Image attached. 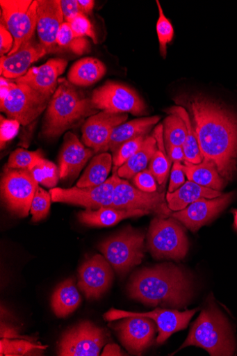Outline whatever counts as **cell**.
Here are the masks:
<instances>
[{"mask_svg": "<svg viewBox=\"0 0 237 356\" xmlns=\"http://www.w3.org/2000/svg\"><path fill=\"white\" fill-rule=\"evenodd\" d=\"M186 101L203 159L213 161L220 176L231 180L237 170L236 115L201 95Z\"/></svg>", "mask_w": 237, "mask_h": 356, "instance_id": "1", "label": "cell"}, {"mask_svg": "<svg viewBox=\"0 0 237 356\" xmlns=\"http://www.w3.org/2000/svg\"><path fill=\"white\" fill-rule=\"evenodd\" d=\"M131 298L156 307L182 308L191 298L190 282L174 265L164 264L140 270L131 277L128 286Z\"/></svg>", "mask_w": 237, "mask_h": 356, "instance_id": "2", "label": "cell"}, {"mask_svg": "<svg viewBox=\"0 0 237 356\" xmlns=\"http://www.w3.org/2000/svg\"><path fill=\"white\" fill-rule=\"evenodd\" d=\"M97 112L90 99L85 98L74 85L59 79L58 88L47 107L42 134L49 139L58 138Z\"/></svg>", "mask_w": 237, "mask_h": 356, "instance_id": "3", "label": "cell"}, {"mask_svg": "<svg viewBox=\"0 0 237 356\" xmlns=\"http://www.w3.org/2000/svg\"><path fill=\"white\" fill-rule=\"evenodd\" d=\"M190 346L205 349L213 356L234 355L236 342L230 323L213 303L201 312L179 350Z\"/></svg>", "mask_w": 237, "mask_h": 356, "instance_id": "4", "label": "cell"}, {"mask_svg": "<svg viewBox=\"0 0 237 356\" xmlns=\"http://www.w3.org/2000/svg\"><path fill=\"white\" fill-rule=\"evenodd\" d=\"M144 234L128 228L99 245L106 260L120 275H124L141 264L144 258Z\"/></svg>", "mask_w": 237, "mask_h": 356, "instance_id": "5", "label": "cell"}, {"mask_svg": "<svg viewBox=\"0 0 237 356\" xmlns=\"http://www.w3.org/2000/svg\"><path fill=\"white\" fill-rule=\"evenodd\" d=\"M156 218L150 225L148 246L158 259L181 260L186 257L189 245L185 231L175 218Z\"/></svg>", "mask_w": 237, "mask_h": 356, "instance_id": "6", "label": "cell"}, {"mask_svg": "<svg viewBox=\"0 0 237 356\" xmlns=\"http://www.w3.org/2000/svg\"><path fill=\"white\" fill-rule=\"evenodd\" d=\"M38 0H1L2 19L14 38V47L8 55L16 53L30 41L38 26Z\"/></svg>", "mask_w": 237, "mask_h": 356, "instance_id": "7", "label": "cell"}, {"mask_svg": "<svg viewBox=\"0 0 237 356\" xmlns=\"http://www.w3.org/2000/svg\"><path fill=\"white\" fill-rule=\"evenodd\" d=\"M51 97L24 84L10 82L7 98L0 108L10 118L26 126L35 121L48 107Z\"/></svg>", "mask_w": 237, "mask_h": 356, "instance_id": "8", "label": "cell"}, {"mask_svg": "<svg viewBox=\"0 0 237 356\" xmlns=\"http://www.w3.org/2000/svg\"><path fill=\"white\" fill-rule=\"evenodd\" d=\"M39 183L28 170L6 167L1 180L2 199L8 209L16 216H28Z\"/></svg>", "mask_w": 237, "mask_h": 356, "instance_id": "9", "label": "cell"}, {"mask_svg": "<svg viewBox=\"0 0 237 356\" xmlns=\"http://www.w3.org/2000/svg\"><path fill=\"white\" fill-rule=\"evenodd\" d=\"M92 107L109 113H129L143 115L147 107L140 95L131 88L114 82H108L92 92L90 99Z\"/></svg>", "mask_w": 237, "mask_h": 356, "instance_id": "10", "label": "cell"}, {"mask_svg": "<svg viewBox=\"0 0 237 356\" xmlns=\"http://www.w3.org/2000/svg\"><path fill=\"white\" fill-rule=\"evenodd\" d=\"M117 171L100 185L71 188H53L49 193L52 202L85 207L87 210H97L103 207H112L114 191L119 179Z\"/></svg>", "mask_w": 237, "mask_h": 356, "instance_id": "11", "label": "cell"}, {"mask_svg": "<svg viewBox=\"0 0 237 356\" xmlns=\"http://www.w3.org/2000/svg\"><path fill=\"white\" fill-rule=\"evenodd\" d=\"M106 342L104 330L85 321L65 332L58 346V355L97 356Z\"/></svg>", "mask_w": 237, "mask_h": 356, "instance_id": "12", "label": "cell"}, {"mask_svg": "<svg viewBox=\"0 0 237 356\" xmlns=\"http://www.w3.org/2000/svg\"><path fill=\"white\" fill-rule=\"evenodd\" d=\"M112 208L119 210H144L155 213L161 218L172 213L165 202L164 192H145L119 178L114 191Z\"/></svg>", "mask_w": 237, "mask_h": 356, "instance_id": "13", "label": "cell"}, {"mask_svg": "<svg viewBox=\"0 0 237 356\" xmlns=\"http://www.w3.org/2000/svg\"><path fill=\"white\" fill-rule=\"evenodd\" d=\"M197 309L181 312L176 309H156L150 312H129L111 309L104 315L106 321H113L129 316H145L154 321L158 326L157 343L165 342L173 334L185 330Z\"/></svg>", "mask_w": 237, "mask_h": 356, "instance_id": "14", "label": "cell"}, {"mask_svg": "<svg viewBox=\"0 0 237 356\" xmlns=\"http://www.w3.org/2000/svg\"><path fill=\"white\" fill-rule=\"evenodd\" d=\"M79 287L88 300H97L111 286L113 272L106 258L96 254L87 260L79 270Z\"/></svg>", "mask_w": 237, "mask_h": 356, "instance_id": "15", "label": "cell"}, {"mask_svg": "<svg viewBox=\"0 0 237 356\" xmlns=\"http://www.w3.org/2000/svg\"><path fill=\"white\" fill-rule=\"evenodd\" d=\"M128 118L126 113L113 114L101 111L90 116L82 127V141L95 153L107 152L112 134Z\"/></svg>", "mask_w": 237, "mask_h": 356, "instance_id": "16", "label": "cell"}, {"mask_svg": "<svg viewBox=\"0 0 237 356\" xmlns=\"http://www.w3.org/2000/svg\"><path fill=\"white\" fill-rule=\"evenodd\" d=\"M120 339L133 355H141L154 341L156 326L152 319L145 316L124 318L115 325Z\"/></svg>", "mask_w": 237, "mask_h": 356, "instance_id": "17", "label": "cell"}, {"mask_svg": "<svg viewBox=\"0 0 237 356\" xmlns=\"http://www.w3.org/2000/svg\"><path fill=\"white\" fill-rule=\"evenodd\" d=\"M233 197L234 193L231 192L215 199L201 198L172 216L189 230L195 232L220 214Z\"/></svg>", "mask_w": 237, "mask_h": 356, "instance_id": "18", "label": "cell"}, {"mask_svg": "<svg viewBox=\"0 0 237 356\" xmlns=\"http://www.w3.org/2000/svg\"><path fill=\"white\" fill-rule=\"evenodd\" d=\"M63 21L59 0H38L37 31L40 43L49 53L60 49L56 40Z\"/></svg>", "mask_w": 237, "mask_h": 356, "instance_id": "19", "label": "cell"}, {"mask_svg": "<svg viewBox=\"0 0 237 356\" xmlns=\"http://www.w3.org/2000/svg\"><path fill=\"white\" fill-rule=\"evenodd\" d=\"M94 153L90 148H86L75 134L67 133L59 156L60 179H76Z\"/></svg>", "mask_w": 237, "mask_h": 356, "instance_id": "20", "label": "cell"}, {"mask_svg": "<svg viewBox=\"0 0 237 356\" xmlns=\"http://www.w3.org/2000/svg\"><path fill=\"white\" fill-rule=\"evenodd\" d=\"M67 61L63 58H52L39 67H32L27 73L16 79L18 84H24L46 95L54 94L58 86V77L63 74Z\"/></svg>", "mask_w": 237, "mask_h": 356, "instance_id": "21", "label": "cell"}, {"mask_svg": "<svg viewBox=\"0 0 237 356\" xmlns=\"http://www.w3.org/2000/svg\"><path fill=\"white\" fill-rule=\"evenodd\" d=\"M47 49L33 38L24 44L19 50L12 54L1 56L0 68L1 75L8 79H17L24 76L33 63L46 54Z\"/></svg>", "mask_w": 237, "mask_h": 356, "instance_id": "22", "label": "cell"}, {"mask_svg": "<svg viewBox=\"0 0 237 356\" xmlns=\"http://www.w3.org/2000/svg\"><path fill=\"white\" fill-rule=\"evenodd\" d=\"M222 194L220 191L200 186L191 181H186L173 193L166 194L167 207L172 211L185 209L190 204L201 198L215 199Z\"/></svg>", "mask_w": 237, "mask_h": 356, "instance_id": "23", "label": "cell"}, {"mask_svg": "<svg viewBox=\"0 0 237 356\" xmlns=\"http://www.w3.org/2000/svg\"><path fill=\"white\" fill-rule=\"evenodd\" d=\"M150 213L144 210H119L112 207H103L97 210H85L79 214L81 222L90 227H108L121 220L140 217Z\"/></svg>", "mask_w": 237, "mask_h": 356, "instance_id": "24", "label": "cell"}, {"mask_svg": "<svg viewBox=\"0 0 237 356\" xmlns=\"http://www.w3.org/2000/svg\"><path fill=\"white\" fill-rule=\"evenodd\" d=\"M161 118L154 116L131 120L115 128L109 144L110 150L114 153L124 143L147 136L152 127L158 122Z\"/></svg>", "mask_w": 237, "mask_h": 356, "instance_id": "25", "label": "cell"}, {"mask_svg": "<svg viewBox=\"0 0 237 356\" xmlns=\"http://www.w3.org/2000/svg\"><path fill=\"white\" fill-rule=\"evenodd\" d=\"M105 64L95 58L87 57L76 62L72 67L67 79L74 86H91L106 75Z\"/></svg>", "mask_w": 237, "mask_h": 356, "instance_id": "26", "label": "cell"}, {"mask_svg": "<svg viewBox=\"0 0 237 356\" xmlns=\"http://www.w3.org/2000/svg\"><path fill=\"white\" fill-rule=\"evenodd\" d=\"M183 170L188 181L200 186L220 191L225 185V180L211 161L203 159L201 163L196 165L185 161Z\"/></svg>", "mask_w": 237, "mask_h": 356, "instance_id": "27", "label": "cell"}, {"mask_svg": "<svg viewBox=\"0 0 237 356\" xmlns=\"http://www.w3.org/2000/svg\"><path fill=\"white\" fill-rule=\"evenodd\" d=\"M81 298L74 279L65 280L54 291L51 299L53 310L59 318L73 313L80 305Z\"/></svg>", "mask_w": 237, "mask_h": 356, "instance_id": "28", "label": "cell"}, {"mask_svg": "<svg viewBox=\"0 0 237 356\" xmlns=\"http://www.w3.org/2000/svg\"><path fill=\"white\" fill-rule=\"evenodd\" d=\"M158 149L154 136H147L141 148L117 170L121 179H133L135 175L147 170L154 153Z\"/></svg>", "mask_w": 237, "mask_h": 356, "instance_id": "29", "label": "cell"}, {"mask_svg": "<svg viewBox=\"0 0 237 356\" xmlns=\"http://www.w3.org/2000/svg\"><path fill=\"white\" fill-rule=\"evenodd\" d=\"M113 164V156L108 152L94 156L78 181L77 186L84 188L105 183L111 172Z\"/></svg>", "mask_w": 237, "mask_h": 356, "instance_id": "30", "label": "cell"}, {"mask_svg": "<svg viewBox=\"0 0 237 356\" xmlns=\"http://www.w3.org/2000/svg\"><path fill=\"white\" fill-rule=\"evenodd\" d=\"M166 112L169 114H174L179 116L185 122L188 136L185 144L183 145V150L186 156V161L193 164H199L203 159L197 138L193 127L190 115L186 109L181 106H174L169 108Z\"/></svg>", "mask_w": 237, "mask_h": 356, "instance_id": "31", "label": "cell"}, {"mask_svg": "<svg viewBox=\"0 0 237 356\" xmlns=\"http://www.w3.org/2000/svg\"><path fill=\"white\" fill-rule=\"evenodd\" d=\"M47 347L28 337L3 338L0 341V355H35L41 353Z\"/></svg>", "mask_w": 237, "mask_h": 356, "instance_id": "32", "label": "cell"}, {"mask_svg": "<svg viewBox=\"0 0 237 356\" xmlns=\"http://www.w3.org/2000/svg\"><path fill=\"white\" fill-rule=\"evenodd\" d=\"M56 42L60 49L70 50L77 55L88 52L90 47L85 38L75 35L69 22H63L61 25Z\"/></svg>", "mask_w": 237, "mask_h": 356, "instance_id": "33", "label": "cell"}, {"mask_svg": "<svg viewBox=\"0 0 237 356\" xmlns=\"http://www.w3.org/2000/svg\"><path fill=\"white\" fill-rule=\"evenodd\" d=\"M164 137L166 147L183 146L188 136L183 120L178 115L171 114L163 122Z\"/></svg>", "mask_w": 237, "mask_h": 356, "instance_id": "34", "label": "cell"}, {"mask_svg": "<svg viewBox=\"0 0 237 356\" xmlns=\"http://www.w3.org/2000/svg\"><path fill=\"white\" fill-rule=\"evenodd\" d=\"M29 171L40 184L50 188L55 187L60 179L59 168L44 157Z\"/></svg>", "mask_w": 237, "mask_h": 356, "instance_id": "35", "label": "cell"}, {"mask_svg": "<svg viewBox=\"0 0 237 356\" xmlns=\"http://www.w3.org/2000/svg\"><path fill=\"white\" fill-rule=\"evenodd\" d=\"M42 158L43 155L40 151L30 152L24 149H17L10 154L6 168L30 170Z\"/></svg>", "mask_w": 237, "mask_h": 356, "instance_id": "36", "label": "cell"}, {"mask_svg": "<svg viewBox=\"0 0 237 356\" xmlns=\"http://www.w3.org/2000/svg\"><path fill=\"white\" fill-rule=\"evenodd\" d=\"M159 17L156 23V32L159 42L160 51L162 57L165 58L167 45L171 43L174 38V29L170 21L165 16L158 1H156Z\"/></svg>", "mask_w": 237, "mask_h": 356, "instance_id": "37", "label": "cell"}, {"mask_svg": "<svg viewBox=\"0 0 237 356\" xmlns=\"http://www.w3.org/2000/svg\"><path fill=\"white\" fill-rule=\"evenodd\" d=\"M51 201L50 193L39 186L35 195L33 197L30 209L33 222H39L47 217L50 211Z\"/></svg>", "mask_w": 237, "mask_h": 356, "instance_id": "38", "label": "cell"}, {"mask_svg": "<svg viewBox=\"0 0 237 356\" xmlns=\"http://www.w3.org/2000/svg\"><path fill=\"white\" fill-rule=\"evenodd\" d=\"M172 161L165 152L157 149L149 163V170L161 186H164L167 180Z\"/></svg>", "mask_w": 237, "mask_h": 356, "instance_id": "39", "label": "cell"}, {"mask_svg": "<svg viewBox=\"0 0 237 356\" xmlns=\"http://www.w3.org/2000/svg\"><path fill=\"white\" fill-rule=\"evenodd\" d=\"M147 138V136H143L129 140L124 143L113 153L114 172H117L120 168L125 164L141 148Z\"/></svg>", "mask_w": 237, "mask_h": 356, "instance_id": "40", "label": "cell"}, {"mask_svg": "<svg viewBox=\"0 0 237 356\" xmlns=\"http://www.w3.org/2000/svg\"><path fill=\"white\" fill-rule=\"evenodd\" d=\"M76 35L80 38H90L95 44L97 43V38L92 24L83 14L76 15L69 22Z\"/></svg>", "mask_w": 237, "mask_h": 356, "instance_id": "41", "label": "cell"}, {"mask_svg": "<svg viewBox=\"0 0 237 356\" xmlns=\"http://www.w3.org/2000/svg\"><path fill=\"white\" fill-rule=\"evenodd\" d=\"M20 123L14 119H6L1 116V128H0V138H1V149L6 144L14 139L18 134Z\"/></svg>", "mask_w": 237, "mask_h": 356, "instance_id": "42", "label": "cell"}, {"mask_svg": "<svg viewBox=\"0 0 237 356\" xmlns=\"http://www.w3.org/2000/svg\"><path fill=\"white\" fill-rule=\"evenodd\" d=\"M133 182L140 190L153 193L157 191L156 180L149 170H145L133 177Z\"/></svg>", "mask_w": 237, "mask_h": 356, "instance_id": "43", "label": "cell"}, {"mask_svg": "<svg viewBox=\"0 0 237 356\" xmlns=\"http://www.w3.org/2000/svg\"><path fill=\"white\" fill-rule=\"evenodd\" d=\"M185 173L183 165L180 163H174L172 168L168 192L173 193L186 183Z\"/></svg>", "mask_w": 237, "mask_h": 356, "instance_id": "44", "label": "cell"}, {"mask_svg": "<svg viewBox=\"0 0 237 356\" xmlns=\"http://www.w3.org/2000/svg\"><path fill=\"white\" fill-rule=\"evenodd\" d=\"M60 7L65 22H70L76 15L82 14L78 0H61Z\"/></svg>", "mask_w": 237, "mask_h": 356, "instance_id": "45", "label": "cell"}, {"mask_svg": "<svg viewBox=\"0 0 237 356\" xmlns=\"http://www.w3.org/2000/svg\"><path fill=\"white\" fill-rule=\"evenodd\" d=\"M14 38L7 27L2 23L0 25V54L6 56L12 51L14 47Z\"/></svg>", "mask_w": 237, "mask_h": 356, "instance_id": "46", "label": "cell"}, {"mask_svg": "<svg viewBox=\"0 0 237 356\" xmlns=\"http://www.w3.org/2000/svg\"><path fill=\"white\" fill-rule=\"evenodd\" d=\"M169 159L174 163H180L186 161V156L182 146H169L166 147Z\"/></svg>", "mask_w": 237, "mask_h": 356, "instance_id": "47", "label": "cell"}, {"mask_svg": "<svg viewBox=\"0 0 237 356\" xmlns=\"http://www.w3.org/2000/svg\"><path fill=\"white\" fill-rule=\"evenodd\" d=\"M79 5L83 15H90L95 6L93 0H78Z\"/></svg>", "mask_w": 237, "mask_h": 356, "instance_id": "48", "label": "cell"}, {"mask_svg": "<svg viewBox=\"0 0 237 356\" xmlns=\"http://www.w3.org/2000/svg\"><path fill=\"white\" fill-rule=\"evenodd\" d=\"M101 355H123V353L121 351L120 348L117 344H108Z\"/></svg>", "mask_w": 237, "mask_h": 356, "instance_id": "49", "label": "cell"}, {"mask_svg": "<svg viewBox=\"0 0 237 356\" xmlns=\"http://www.w3.org/2000/svg\"><path fill=\"white\" fill-rule=\"evenodd\" d=\"M1 95H0V102L4 101L10 92V81L7 79L1 76Z\"/></svg>", "mask_w": 237, "mask_h": 356, "instance_id": "50", "label": "cell"}, {"mask_svg": "<svg viewBox=\"0 0 237 356\" xmlns=\"http://www.w3.org/2000/svg\"><path fill=\"white\" fill-rule=\"evenodd\" d=\"M232 213L234 216V227H235L236 230L237 231V210L236 209L233 210Z\"/></svg>", "mask_w": 237, "mask_h": 356, "instance_id": "51", "label": "cell"}]
</instances>
